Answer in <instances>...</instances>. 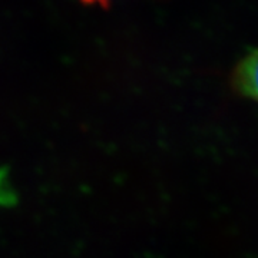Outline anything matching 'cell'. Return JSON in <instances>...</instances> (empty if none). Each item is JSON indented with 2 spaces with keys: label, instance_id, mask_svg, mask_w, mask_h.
Returning a JSON list of instances; mask_svg holds the SVG:
<instances>
[{
  "label": "cell",
  "instance_id": "obj_1",
  "mask_svg": "<svg viewBox=\"0 0 258 258\" xmlns=\"http://www.w3.org/2000/svg\"><path fill=\"white\" fill-rule=\"evenodd\" d=\"M235 83L244 95L258 101V49L240 63L235 72Z\"/></svg>",
  "mask_w": 258,
  "mask_h": 258
},
{
  "label": "cell",
  "instance_id": "obj_2",
  "mask_svg": "<svg viewBox=\"0 0 258 258\" xmlns=\"http://www.w3.org/2000/svg\"><path fill=\"white\" fill-rule=\"evenodd\" d=\"M86 6H99V8H108L112 0H81Z\"/></svg>",
  "mask_w": 258,
  "mask_h": 258
}]
</instances>
